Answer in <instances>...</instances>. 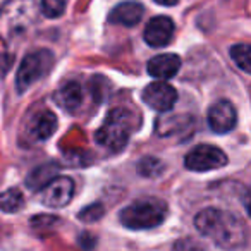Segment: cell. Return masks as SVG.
<instances>
[{"mask_svg": "<svg viewBox=\"0 0 251 251\" xmlns=\"http://www.w3.org/2000/svg\"><path fill=\"white\" fill-rule=\"evenodd\" d=\"M36 7L33 0H9L0 11V64L5 69L12 64L16 43H19L35 26Z\"/></svg>", "mask_w": 251, "mask_h": 251, "instance_id": "obj_1", "label": "cell"}, {"mask_svg": "<svg viewBox=\"0 0 251 251\" xmlns=\"http://www.w3.org/2000/svg\"><path fill=\"white\" fill-rule=\"evenodd\" d=\"M200 234L210 237L220 248H239L246 243V227L239 219L219 208H205L195 217Z\"/></svg>", "mask_w": 251, "mask_h": 251, "instance_id": "obj_2", "label": "cell"}, {"mask_svg": "<svg viewBox=\"0 0 251 251\" xmlns=\"http://www.w3.org/2000/svg\"><path fill=\"white\" fill-rule=\"evenodd\" d=\"M169 213L167 203L158 198H141L133 201L131 205L124 206L119 215L122 226L133 230L153 229L165 220Z\"/></svg>", "mask_w": 251, "mask_h": 251, "instance_id": "obj_3", "label": "cell"}, {"mask_svg": "<svg viewBox=\"0 0 251 251\" xmlns=\"http://www.w3.org/2000/svg\"><path fill=\"white\" fill-rule=\"evenodd\" d=\"M138 121L134 115L126 108H114L108 112L105 117L103 124L100 126V129L95 134V140L98 145L110 151H119L126 147L127 140H129L131 133L136 127Z\"/></svg>", "mask_w": 251, "mask_h": 251, "instance_id": "obj_4", "label": "cell"}, {"mask_svg": "<svg viewBox=\"0 0 251 251\" xmlns=\"http://www.w3.org/2000/svg\"><path fill=\"white\" fill-rule=\"evenodd\" d=\"M53 62H55V57L50 50H36V52L28 53L23 59L18 69V76H16L18 91H26L31 84L47 76L53 67Z\"/></svg>", "mask_w": 251, "mask_h": 251, "instance_id": "obj_5", "label": "cell"}, {"mask_svg": "<svg viewBox=\"0 0 251 251\" xmlns=\"http://www.w3.org/2000/svg\"><path fill=\"white\" fill-rule=\"evenodd\" d=\"M184 165L186 169L195 172L217 171L227 165V155L220 148L212 147V145H200L186 155Z\"/></svg>", "mask_w": 251, "mask_h": 251, "instance_id": "obj_6", "label": "cell"}, {"mask_svg": "<svg viewBox=\"0 0 251 251\" xmlns=\"http://www.w3.org/2000/svg\"><path fill=\"white\" fill-rule=\"evenodd\" d=\"M74 181L66 176H55L40 189V201L49 208H62L73 200Z\"/></svg>", "mask_w": 251, "mask_h": 251, "instance_id": "obj_7", "label": "cell"}, {"mask_svg": "<svg viewBox=\"0 0 251 251\" xmlns=\"http://www.w3.org/2000/svg\"><path fill=\"white\" fill-rule=\"evenodd\" d=\"M143 101L157 112H169L177 101V91L164 79L150 83L143 90Z\"/></svg>", "mask_w": 251, "mask_h": 251, "instance_id": "obj_8", "label": "cell"}, {"mask_svg": "<svg viewBox=\"0 0 251 251\" xmlns=\"http://www.w3.org/2000/svg\"><path fill=\"white\" fill-rule=\"evenodd\" d=\"M237 122L236 108L230 101L219 100L213 103L208 110V124L212 127L213 133L217 134H226L234 129V126Z\"/></svg>", "mask_w": 251, "mask_h": 251, "instance_id": "obj_9", "label": "cell"}, {"mask_svg": "<svg viewBox=\"0 0 251 251\" xmlns=\"http://www.w3.org/2000/svg\"><path fill=\"white\" fill-rule=\"evenodd\" d=\"M174 21L167 16H157L147 25L143 33L145 42L153 49H162V47L169 45V42L174 36Z\"/></svg>", "mask_w": 251, "mask_h": 251, "instance_id": "obj_10", "label": "cell"}, {"mask_svg": "<svg viewBox=\"0 0 251 251\" xmlns=\"http://www.w3.org/2000/svg\"><path fill=\"white\" fill-rule=\"evenodd\" d=\"M181 67V59L176 53H162L148 62V74L155 79H171L177 74Z\"/></svg>", "mask_w": 251, "mask_h": 251, "instance_id": "obj_11", "label": "cell"}, {"mask_svg": "<svg viewBox=\"0 0 251 251\" xmlns=\"http://www.w3.org/2000/svg\"><path fill=\"white\" fill-rule=\"evenodd\" d=\"M143 5L138 2H122L110 12V23L121 26H136L143 18Z\"/></svg>", "mask_w": 251, "mask_h": 251, "instance_id": "obj_12", "label": "cell"}, {"mask_svg": "<svg viewBox=\"0 0 251 251\" xmlns=\"http://www.w3.org/2000/svg\"><path fill=\"white\" fill-rule=\"evenodd\" d=\"M53 98H55V103L60 108L67 112H74L83 103V88L77 81H71V83L64 84L59 91H55Z\"/></svg>", "mask_w": 251, "mask_h": 251, "instance_id": "obj_13", "label": "cell"}, {"mask_svg": "<svg viewBox=\"0 0 251 251\" xmlns=\"http://www.w3.org/2000/svg\"><path fill=\"white\" fill-rule=\"evenodd\" d=\"M55 176H59V165L49 162V164H42L35 167L26 177V188L33 189V191H40L49 181H52Z\"/></svg>", "mask_w": 251, "mask_h": 251, "instance_id": "obj_14", "label": "cell"}, {"mask_svg": "<svg viewBox=\"0 0 251 251\" xmlns=\"http://www.w3.org/2000/svg\"><path fill=\"white\" fill-rule=\"evenodd\" d=\"M55 129H57V117L49 110L38 114L31 122V134L38 141L49 140L55 133Z\"/></svg>", "mask_w": 251, "mask_h": 251, "instance_id": "obj_15", "label": "cell"}, {"mask_svg": "<svg viewBox=\"0 0 251 251\" xmlns=\"http://www.w3.org/2000/svg\"><path fill=\"white\" fill-rule=\"evenodd\" d=\"M25 206V196L18 188H11L7 191L0 193V210L9 213L19 212Z\"/></svg>", "mask_w": 251, "mask_h": 251, "instance_id": "obj_16", "label": "cell"}, {"mask_svg": "<svg viewBox=\"0 0 251 251\" xmlns=\"http://www.w3.org/2000/svg\"><path fill=\"white\" fill-rule=\"evenodd\" d=\"M230 57H232L234 64L239 67L243 73H251V50L248 43H237L230 49Z\"/></svg>", "mask_w": 251, "mask_h": 251, "instance_id": "obj_17", "label": "cell"}, {"mask_svg": "<svg viewBox=\"0 0 251 251\" xmlns=\"http://www.w3.org/2000/svg\"><path fill=\"white\" fill-rule=\"evenodd\" d=\"M40 7H42V12L45 14V18L57 19L66 11V0H42Z\"/></svg>", "mask_w": 251, "mask_h": 251, "instance_id": "obj_18", "label": "cell"}, {"mask_svg": "<svg viewBox=\"0 0 251 251\" xmlns=\"http://www.w3.org/2000/svg\"><path fill=\"white\" fill-rule=\"evenodd\" d=\"M138 171H140V174L147 176V177H153V176H158L164 171V164L158 158L147 157L138 164Z\"/></svg>", "mask_w": 251, "mask_h": 251, "instance_id": "obj_19", "label": "cell"}, {"mask_svg": "<svg viewBox=\"0 0 251 251\" xmlns=\"http://www.w3.org/2000/svg\"><path fill=\"white\" fill-rule=\"evenodd\" d=\"M103 213H105L103 206H101L100 203H93V205L81 210L77 217H79L81 220H86V222H95V220H98L100 217H103Z\"/></svg>", "mask_w": 251, "mask_h": 251, "instance_id": "obj_20", "label": "cell"}, {"mask_svg": "<svg viewBox=\"0 0 251 251\" xmlns=\"http://www.w3.org/2000/svg\"><path fill=\"white\" fill-rule=\"evenodd\" d=\"M155 2H157V4H160V5H176L179 2V0H155Z\"/></svg>", "mask_w": 251, "mask_h": 251, "instance_id": "obj_21", "label": "cell"}]
</instances>
